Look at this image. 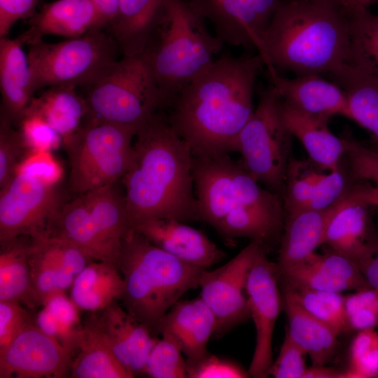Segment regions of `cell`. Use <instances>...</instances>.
I'll return each mask as SVG.
<instances>
[{"label":"cell","instance_id":"1","mask_svg":"<svg viewBox=\"0 0 378 378\" xmlns=\"http://www.w3.org/2000/svg\"><path fill=\"white\" fill-rule=\"evenodd\" d=\"M264 66L258 53L223 55L176 95L167 118L193 157L237 151L239 135L255 109L254 87Z\"/></svg>","mask_w":378,"mask_h":378},{"label":"cell","instance_id":"2","mask_svg":"<svg viewBox=\"0 0 378 378\" xmlns=\"http://www.w3.org/2000/svg\"><path fill=\"white\" fill-rule=\"evenodd\" d=\"M190 146L161 111L137 128L130 164L122 178L131 229L144 222L199 220Z\"/></svg>","mask_w":378,"mask_h":378},{"label":"cell","instance_id":"3","mask_svg":"<svg viewBox=\"0 0 378 378\" xmlns=\"http://www.w3.org/2000/svg\"><path fill=\"white\" fill-rule=\"evenodd\" d=\"M258 53L278 72L329 74L350 62V13L313 0H281Z\"/></svg>","mask_w":378,"mask_h":378},{"label":"cell","instance_id":"4","mask_svg":"<svg viewBox=\"0 0 378 378\" xmlns=\"http://www.w3.org/2000/svg\"><path fill=\"white\" fill-rule=\"evenodd\" d=\"M228 155L193 157L199 220L226 239L246 237L265 245L284 229L283 200Z\"/></svg>","mask_w":378,"mask_h":378},{"label":"cell","instance_id":"5","mask_svg":"<svg viewBox=\"0 0 378 378\" xmlns=\"http://www.w3.org/2000/svg\"><path fill=\"white\" fill-rule=\"evenodd\" d=\"M118 268L124 281L121 304L155 334L166 313L199 287L206 270L179 260L132 229L122 242Z\"/></svg>","mask_w":378,"mask_h":378},{"label":"cell","instance_id":"6","mask_svg":"<svg viewBox=\"0 0 378 378\" xmlns=\"http://www.w3.org/2000/svg\"><path fill=\"white\" fill-rule=\"evenodd\" d=\"M205 21L190 0H167L164 18L142 53L167 107L224 45Z\"/></svg>","mask_w":378,"mask_h":378},{"label":"cell","instance_id":"7","mask_svg":"<svg viewBox=\"0 0 378 378\" xmlns=\"http://www.w3.org/2000/svg\"><path fill=\"white\" fill-rule=\"evenodd\" d=\"M83 88L94 120L138 127L167 107L143 54L122 56Z\"/></svg>","mask_w":378,"mask_h":378},{"label":"cell","instance_id":"8","mask_svg":"<svg viewBox=\"0 0 378 378\" xmlns=\"http://www.w3.org/2000/svg\"><path fill=\"white\" fill-rule=\"evenodd\" d=\"M137 128L91 120L65 141L71 190L81 195L122 179L131 162Z\"/></svg>","mask_w":378,"mask_h":378},{"label":"cell","instance_id":"9","mask_svg":"<svg viewBox=\"0 0 378 378\" xmlns=\"http://www.w3.org/2000/svg\"><path fill=\"white\" fill-rule=\"evenodd\" d=\"M28 47L34 90L57 85L83 88L118 59L117 44L106 29L57 43L43 39Z\"/></svg>","mask_w":378,"mask_h":378},{"label":"cell","instance_id":"10","mask_svg":"<svg viewBox=\"0 0 378 378\" xmlns=\"http://www.w3.org/2000/svg\"><path fill=\"white\" fill-rule=\"evenodd\" d=\"M280 103L272 84L262 92L257 107L239 135L237 151L241 155L243 168L282 197L293 136L281 118Z\"/></svg>","mask_w":378,"mask_h":378},{"label":"cell","instance_id":"11","mask_svg":"<svg viewBox=\"0 0 378 378\" xmlns=\"http://www.w3.org/2000/svg\"><path fill=\"white\" fill-rule=\"evenodd\" d=\"M57 184L15 172L0 188V246L19 237L50 235L64 205Z\"/></svg>","mask_w":378,"mask_h":378},{"label":"cell","instance_id":"12","mask_svg":"<svg viewBox=\"0 0 378 378\" xmlns=\"http://www.w3.org/2000/svg\"><path fill=\"white\" fill-rule=\"evenodd\" d=\"M265 245L251 240L237 255L220 267L204 270L200 278V298L217 321L214 335L220 338L251 318L246 291L248 273Z\"/></svg>","mask_w":378,"mask_h":378},{"label":"cell","instance_id":"13","mask_svg":"<svg viewBox=\"0 0 378 378\" xmlns=\"http://www.w3.org/2000/svg\"><path fill=\"white\" fill-rule=\"evenodd\" d=\"M279 280L276 263L271 262L265 250H262L248 273L246 286L250 316L255 330V349L248 370L251 377H268L273 362V333L277 318L284 308Z\"/></svg>","mask_w":378,"mask_h":378},{"label":"cell","instance_id":"14","mask_svg":"<svg viewBox=\"0 0 378 378\" xmlns=\"http://www.w3.org/2000/svg\"><path fill=\"white\" fill-rule=\"evenodd\" d=\"M73 357L55 340L29 320L0 352V378L70 377Z\"/></svg>","mask_w":378,"mask_h":378},{"label":"cell","instance_id":"15","mask_svg":"<svg viewBox=\"0 0 378 378\" xmlns=\"http://www.w3.org/2000/svg\"><path fill=\"white\" fill-rule=\"evenodd\" d=\"M214 34L234 46L255 49L259 52L262 38L281 0H190Z\"/></svg>","mask_w":378,"mask_h":378},{"label":"cell","instance_id":"16","mask_svg":"<svg viewBox=\"0 0 378 378\" xmlns=\"http://www.w3.org/2000/svg\"><path fill=\"white\" fill-rule=\"evenodd\" d=\"M115 300L104 309L86 312L83 324L113 352L132 377L143 375L157 335L133 317Z\"/></svg>","mask_w":378,"mask_h":378},{"label":"cell","instance_id":"17","mask_svg":"<svg viewBox=\"0 0 378 378\" xmlns=\"http://www.w3.org/2000/svg\"><path fill=\"white\" fill-rule=\"evenodd\" d=\"M91 262L79 248L61 238H32L29 265L32 284L42 307L51 295L66 293L75 277Z\"/></svg>","mask_w":378,"mask_h":378},{"label":"cell","instance_id":"18","mask_svg":"<svg viewBox=\"0 0 378 378\" xmlns=\"http://www.w3.org/2000/svg\"><path fill=\"white\" fill-rule=\"evenodd\" d=\"M331 216L323 244L355 262L366 249L369 236L368 209L373 206L372 185L365 181L351 183Z\"/></svg>","mask_w":378,"mask_h":378},{"label":"cell","instance_id":"19","mask_svg":"<svg viewBox=\"0 0 378 378\" xmlns=\"http://www.w3.org/2000/svg\"><path fill=\"white\" fill-rule=\"evenodd\" d=\"M267 70L271 84L288 106L314 115H342L349 118L346 94L333 81L326 80L319 74L288 78L280 76L274 68Z\"/></svg>","mask_w":378,"mask_h":378},{"label":"cell","instance_id":"20","mask_svg":"<svg viewBox=\"0 0 378 378\" xmlns=\"http://www.w3.org/2000/svg\"><path fill=\"white\" fill-rule=\"evenodd\" d=\"M174 218L155 219L132 230L169 254L192 265L209 269L225 257V253L203 232Z\"/></svg>","mask_w":378,"mask_h":378},{"label":"cell","instance_id":"21","mask_svg":"<svg viewBox=\"0 0 378 378\" xmlns=\"http://www.w3.org/2000/svg\"><path fill=\"white\" fill-rule=\"evenodd\" d=\"M216 329L215 315L199 296L176 302L162 318L155 333L173 336L180 344L186 361L192 362L209 352L207 344Z\"/></svg>","mask_w":378,"mask_h":378},{"label":"cell","instance_id":"22","mask_svg":"<svg viewBox=\"0 0 378 378\" xmlns=\"http://www.w3.org/2000/svg\"><path fill=\"white\" fill-rule=\"evenodd\" d=\"M94 29L104 28L92 0H56L36 11L29 19V28L18 36L28 46L46 35L71 38Z\"/></svg>","mask_w":378,"mask_h":378},{"label":"cell","instance_id":"23","mask_svg":"<svg viewBox=\"0 0 378 378\" xmlns=\"http://www.w3.org/2000/svg\"><path fill=\"white\" fill-rule=\"evenodd\" d=\"M167 0H119L106 27L122 56L142 54L162 22Z\"/></svg>","mask_w":378,"mask_h":378},{"label":"cell","instance_id":"24","mask_svg":"<svg viewBox=\"0 0 378 378\" xmlns=\"http://www.w3.org/2000/svg\"><path fill=\"white\" fill-rule=\"evenodd\" d=\"M19 36L0 38L1 113L14 125L34 97L31 71Z\"/></svg>","mask_w":378,"mask_h":378},{"label":"cell","instance_id":"25","mask_svg":"<svg viewBox=\"0 0 378 378\" xmlns=\"http://www.w3.org/2000/svg\"><path fill=\"white\" fill-rule=\"evenodd\" d=\"M340 200L324 209L302 210L286 214L276 263L279 274L302 264L323 245L327 224Z\"/></svg>","mask_w":378,"mask_h":378},{"label":"cell","instance_id":"26","mask_svg":"<svg viewBox=\"0 0 378 378\" xmlns=\"http://www.w3.org/2000/svg\"><path fill=\"white\" fill-rule=\"evenodd\" d=\"M280 112L284 125L302 144L311 161L326 171L340 167V161L345 155L344 140L329 129L330 118L299 111L281 99Z\"/></svg>","mask_w":378,"mask_h":378},{"label":"cell","instance_id":"27","mask_svg":"<svg viewBox=\"0 0 378 378\" xmlns=\"http://www.w3.org/2000/svg\"><path fill=\"white\" fill-rule=\"evenodd\" d=\"M283 291V307L288 323L286 334L309 356L313 365L330 363L339 349V335L307 312L290 289L284 286Z\"/></svg>","mask_w":378,"mask_h":378},{"label":"cell","instance_id":"28","mask_svg":"<svg viewBox=\"0 0 378 378\" xmlns=\"http://www.w3.org/2000/svg\"><path fill=\"white\" fill-rule=\"evenodd\" d=\"M328 75L346 94L349 118L368 132V147L378 153V75L351 63L344 64Z\"/></svg>","mask_w":378,"mask_h":378},{"label":"cell","instance_id":"29","mask_svg":"<svg viewBox=\"0 0 378 378\" xmlns=\"http://www.w3.org/2000/svg\"><path fill=\"white\" fill-rule=\"evenodd\" d=\"M74 85L48 88L34 97L29 108L41 115L62 136V142L71 137L89 121L91 117L83 95Z\"/></svg>","mask_w":378,"mask_h":378},{"label":"cell","instance_id":"30","mask_svg":"<svg viewBox=\"0 0 378 378\" xmlns=\"http://www.w3.org/2000/svg\"><path fill=\"white\" fill-rule=\"evenodd\" d=\"M50 235L75 245L92 260L107 262L118 267L92 220L83 195L64 204Z\"/></svg>","mask_w":378,"mask_h":378},{"label":"cell","instance_id":"31","mask_svg":"<svg viewBox=\"0 0 378 378\" xmlns=\"http://www.w3.org/2000/svg\"><path fill=\"white\" fill-rule=\"evenodd\" d=\"M83 195L92 220L118 267L122 242L131 230L124 193L115 183Z\"/></svg>","mask_w":378,"mask_h":378},{"label":"cell","instance_id":"32","mask_svg":"<svg viewBox=\"0 0 378 378\" xmlns=\"http://www.w3.org/2000/svg\"><path fill=\"white\" fill-rule=\"evenodd\" d=\"M31 237H19L0 246V300H14L30 310L41 307L30 272Z\"/></svg>","mask_w":378,"mask_h":378},{"label":"cell","instance_id":"33","mask_svg":"<svg viewBox=\"0 0 378 378\" xmlns=\"http://www.w3.org/2000/svg\"><path fill=\"white\" fill-rule=\"evenodd\" d=\"M122 276L116 266L92 261L74 279L70 298L79 310L95 312L121 298Z\"/></svg>","mask_w":378,"mask_h":378},{"label":"cell","instance_id":"34","mask_svg":"<svg viewBox=\"0 0 378 378\" xmlns=\"http://www.w3.org/2000/svg\"><path fill=\"white\" fill-rule=\"evenodd\" d=\"M83 326L81 341L73 357L70 377L132 378L101 339L88 326Z\"/></svg>","mask_w":378,"mask_h":378},{"label":"cell","instance_id":"35","mask_svg":"<svg viewBox=\"0 0 378 378\" xmlns=\"http://www.w3.org/2000/svg\"><path fill=\"white\" fill-rule=\"evenodd\" d=\"M37 323L39 328L67 350L78 344L83 332L79 309L66 293L50 296L43 303Z\"/></svg>","mask_w":378,"mask_h":378},{"label":"cell","instance_id":"36","mask_svg":"<svg viewBox=\"0 0 378 378\" xmlns=\"http://www.w3.org/2000/svg\"><path fill=\"white\" fill-rule=\"evenodd\" d=\"M351 59L349 63L378 75V14L359 6L350 13Z\"/></svg>","mask_w":378,"mask_h":378},{"label":"cell","instance_id":"37","mask_svg":"<svg viewBox=\"0 0 378 378\" xmlns=\"http://www.w3.org/2000/svg\"><path fill=\"white\" fill-rule=\"evenodd\" d=\"M326 172L310 160L290 158L282 195L286 214L307 209L318 184Z\"/></svg>","mask_w":378,"mask_h":378},{"label":"cell","instance_id":"38","mask_svg":"<svg viewBox=\"0 0 378 378\" xmlns=\"http://www.w3.org/2000/svg\"><path fill=\"white\" fill-rule=\"evenodd\" d=\"M284 286L292 291L307 312L330 327L338 335L350 330L345 311V296L341 293Z\"/></svg>","mask_w":378,"mask_h":378},{"label":"cell","instance_id":"39","mask_svg":"<svg viewBox=\"0 0 378 378\" xmlns=\"http://www.w3.org/2000/svg\"><path fill=\"white\" fill-rule=\"evenodd\" d=\"M180 344L169 334L161 335L147 358L143 375L153 378H186V359Z\"/></svg>","mask_w":378,"mask_h":378},{"label":"cell","instance_id":"40","mask_svg":"<svg viewBox=\"0 0 378 378\" xmlns=\"http://www.w3.org/2000/svg\"><path fill=\"white\" fill-rule=\"evenodd\" d=\"M378 377V332L374 328L358 331L349 349L345 378Z\"/></svg>","mask_w":378,"mask_h":378},{"label":"cell","instance_id":"41","mask_svg":"<svg viewBox=\"0 0 378 378\" xmlns=\"http://www.w3.org/2000/svg\"><path fill=\"white\" fill-rule=\"evenodd\" d=\"M29 149L14 124L0 114V188L14 176L16 169Z\"/></svg>","mask_w":378,"mask_h":378},{"label":"cell","instance_id":"42","mask_svg":"<svg viewBox=\"0 0 378 378\" xmlns=\"http://www.w3.org/2000/svg\"><path fill=\"white\" fill-rule=\"evenodd\" d=\"M15 124L29 150L50 151L62 142V136L46 120L29 107Z\"/></svg>","mask_w":378,"mask_h":378},{"label":"cell","instance_id":"43","mask_svg":"<svg viewBox=\"0 0 378 378\" xmlns=\"http://www.w3.org/2000/svg\"><path fill=\"white\" fill-rule=\"evenodd\" d=\"M345 311L350 330H364L378 326V293L360 289L345 296Z\"/></svg>","mask_w":378,"mask_h":378},{"label":"cell","instance_id":"44","mask_svg":"<svg viewBox=\"0 0 378 378\" xmlns=\"http://www.w3.org/2000/svg\"><path fill=\"white\" fill-rule=\"evenodd\" d=\"M351 183L365 181L378 186V153L351 139H344Z\"/></svg>","mask_w":378,"mask_h":378},{"label":"cell","instance_id":"45","mask_svg":"<svg viewBox=\"0 0 378 378\" xmlns=\"http://www.w3.org/2000/svg\"><path fill=\"white\" fill-rule=\"evenodd\" d=\"M189 378H246L248 372L235 362L208 352L200 359L187 362Z\"/></svg>","mask_w":378,"mask_h":378},{"label":"cell","instance_id":"46","mask_svg":"<svg viewBox=\"0 0 378 378\" xmlns=\"http://www.w3.org/2000/svg\"><path fill=\"white\" fill-rule=\"evenodd\" d=\"M305 353L286 333L279 353L268 370L275 378H302L307 370Z\"/></svg>","mask_w":378,"mask_h":378},{"label":"cell","instance_id":"47","mask_svg":"<svg viewBox=\"0 0 378 378\" xmlns=\"http://www.w3.org/2000/svg\"><path fill=\"white\" fill-rule=\"evenodd\" d=\"M31 311L17 301L0 300V352L29 320Z\"/></svg>","mask_w":378,"mask_h":378},{"label":"cell","instance_id":"48","mask_svg":"<svg viewBox=\"0 0 378 378\" xmlns=\"http://www.w3.org/2000/svg\"><path fill=\"white\" fill-rule=\"evenodd\" d=\"M15 172L27 173L52 183H58L62 168L50 151L29 150L18 166Z\"/></svg>","mask_w":378,"mask_h":378},{"label":"cell","instance_id":"49","mask_svg":"<svg viewBox=\"0 0 378 378\" xmlns=\"http://www.w3.org/2000/svg\"><path fill=\"white\" fill-rule=\"evenodd\" d=\"M38 0H0V38L8 36L14 24L36 12Z\"/></svg>","mask_w":378,"mask_h":378},{"label":"cell","instance_id":"50","mask_svg":"<svg viewBox=\"0 0 378 378\" xmlns=\"http://www.w3.org/2000/svg\"><path fill=\"white\" fill-rule=\"evenodd\" d=\"M356 263L368 285L378 290V240L370 238L365 251Z\"/></svg>","mask_w":378,"mask_h":378},{"label":"cell","instance_id":"51","mask_svg":"<svg viewBox=\"0 0 378 378\" xmlns=\"http://www.w3.org/2000/svg\"><path fill=\"white\" fill-rule=\"evenodd\" d=\"M99 17L101 26L106 29L115 15L119 0H92Z\"/></svg>","mask_w":378,"mask_h":378},{"label":"cell","instance_id":"52","mask_svg":"<svg viewBox=\"0 0 378 378\" xmlns=\"http://www.w3.org/2000/svg\"><path fill=\"white\" fill-rule=\"evenodd\" d=\"M302 378H345V370L325 365H312L307 368Z\"/></svg>","mask_w":378,"mask_h":378},{"label":"cell","instance_id":"53","mask_svg":"<svg viewBox=\"0 0 378 378\" xmlns=\"http://www.w3.org/2000/svg\"><path fill=\"white\" fill-rule=\"evenodd\" d=\"M346 9L349 13L355 9L350 0H313Z\"/></svg>","mask_w":378,"mask_h":378},{"label":"cell","instance_id":"54","mask_svg":"<svg viewBox=\"0 0 378 378\" xmlns=\"http://www.w3.org/2000/svg\"><path fill=\"white\" fill-rule=\"evenodd\" d=\"M350 1L354 8L359 6L368 8L369 6L374 4V0H350Z\"/></svg>","mask_w":378,"mask_h":378},{"label":"cell","instance_id":"55","mask_svg":"<svg viewBox=\"0 0 378 378\" xmlns=\"http://www.w3.org/2000/svg\"><path fill=\"white\" fill-rule=\"evenodd\" d=\"M372 200L373 206L378 208V186L374 185L372 188Z\"/></svg>","mask_w":378,"mask_h":378},{"label":"cell","instance_id":"56","mask_svg":"<svg viewBox=\"0 0 378 378\" xmlns=\"http://www.w3.org/2000/svg\"><path fill=\"white\" fill-rule=\"evenodd\" d=\"M378 3V0H374V4Z\"/></svg>","mask_w":378,"mask_h":378}]
</instances>
